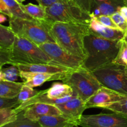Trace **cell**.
Returning a JSON list of instances; mask_svg holds the SVG:
<instances>
[{
	"mask_svg": "<svg viewBox=\"0 0 127 127\" xmlns=\"http://www.w3.org/2000/svg\"><path fill=\"white\" fill-rule=\"evenodd\" d=\"M125 37H126V38H127V33H125Z\"/></svg>",
	"mask_w": 127,
	"mask_h": 127,
	"instance_id": "obj_41",
	"label": "cell"
},
{
	"mask_svg": "<svg viewBox=\"0 0 127 127\" xmlns=\"http://www.w3.org/2000/svg\"><path fill=\"white\" fill-rule=\"evenodd\" d=\"M11 62L10 49L0 48V71L4 65L9 64Z\"/></svg>",
	"mask_w": 127,
	"mask_h": 127,
	"instance_id": "obj_31",
	"label": "cell"
},
{
	"mask_svg": "<svg viewBox=\"0 0 127 127\" xmlns=\"http://www.w3.org/2000/svg\"><path fill=\"white\" fill-rule=\"evenodd\" d=\"M79 7L88 14L91 13L94 7L95 0H63Z\"/></svg>",
	"mask_w": 127,
	"mask_h": 127,
	"instance_id": "obj_28",
	"label": "cell"
},
{
	"mask_svg": "<svg viewBox=\"0 0 127 127\" xmlns=\"http://www.w3.org/2000/svg\"><path fill=\"white\" fill-rule=\"evenodd\" d=\"M47 17L45 21L51 22L76 24L89 26L90 14L65 1H57L45 7Z\"/></svg>",
	"mask_w": 127,
	"mask_h": 127,
	"instance_id": "obj_6",
	"label": "cell"
},
{
	"mask_svg": "<svg viewBox=\"0 0 127 127\" xmlns=\"http://www.w3.org/2000/svg\"><path fill=\"white\" fill-rule=\"evenodd\" d=\"M62 81L72 88L74 95L85 102L102 87L93 72L84 67L68 72Z\"/></svg>",
	"mask_w": 127,
	"mask_h": 127,
	"instance_id": "obj_5",
	"label": "cell"
},
{
	"mask_svg": "<svg viewBox=\"0 0 127 127\" xmlns=\"http://www.w3.org/2000/svg\"><path fill=\"white\" fill-rule=\"evenodd\" d=\"M22 111L25 117L35 121L43 116L63 115L57 105L45 103H35L32 104L27 107Z\"/></svg>",
	"mask_w": 127,
	"mask_h": 127,
	"instance_id": "obj_12",
	"label": "cell"
},
{
	"mask_svg": "<svg viewBox=\"0 0 127 127\" xmlns=\"http://www.w3.org/2000/svg\"><path fill=\"white\" fill-rule=\"evenodd\" d=\"M0 12L8 16L9 18L12 17V14L11 13L8 7L6 6V4L4 2L3 0H0Z\"/></svg>",
	"mask_w": 127,
	"mask_h": 127,
	"instance_id": "obj_33",
	"label": "cell"
},
{
	"mask_svg": "<svg viewBox=\"0 0 127 127\" xmlns=\"http://www.w3.org/2000/svg\"><path fill=\"white\" fill-rule=\"evenodd\" d=\"M24 85L23 83L16 81H0V96L9 99L17 97L21 88Z\"/></svg>",
	"mask_w": 127,
	"mask_h": 127,
	"instance_id": "obj_18",
	"label": "cell"
},
{
	"mask_svg": "<svg viewBox=\"0 0 127 127\" xmlns=\"http://www.w3.org/2000/svg\"><path fill=\"white\" fill-rule=\"evenodd\" d=\"M38 92V91L33 89V88L24 84L22 88H21V91L17 96V99L21 104L37 95Z\"/></svg>",
	"mask_w": 127,
	"mask_h": 127,
	"instance_id": "obj_27",
	"label": "cell"
},
{
	"mask_svg": "<svg viewBox=\"0 0 127 127\" xmlns=\"http://www.w3.org/2000/svg\"><path fill=\"white\" fill-rule=\"evenodd\" d=\"M124 5L127 6V0H124Z\"/></svg>",
	"mask_w": 127,
	"mask_h": 127,
	"instance_id": "obj_39",
	"label": "cell"
},
{
	"mask_svg": "<svg viewBox=\"0 0 127 127\" xmlns=\"http://www.w3.org/2000/svg\"><path fill=\"white\" fill-rule=\"evenodd\" d=\"M10 53L11 65L54 64L39 46L26 38L17 36L10 48Z\"/></svg>",
	"mask_w": 127,
	"mask_h": 127,
	"instance_id": "obj_3",
	"label": "cell"
},
{
	"mask_svg": "<svg viewBox=\"0 0 127 127\" xmlns=\"http://www.w3.org/2000/svg\"><path fill=\"white\" fill-rule=\"evenodd\" d=\"M102 86L127 95V68L111 63L93 71Z\"/></svg>",
	"mask_w": 127,
	"mask_h": 127,
	"instance_id": "obj_7",
	"label": "cell"
},
{
	"mask_svg": "<svg viewBox=\"0 0 127 127\" xmlns=\"http://www.w3.org/2000/svg\"><path fill=\"white\" fill-rule=\"evenodd\" d=\"M19 77V70L16 66L11 65L6 68H2L0 71V81H16Z\"/></svg>",
	"mask_w": 127,
	"mask_h": 127,
	"instance_id": "obj_24",
	"label": "cell"
},
{
	"mask_svg": "<svg viewBox=\"0 0 127 127\" xmlns=\"http://www.w3.org/2000/svg\"><path fill=\"white\" fill-rule=\"evenodd\" d=\"M55 64L71 69H78L84 67V60L70 54L55 42H47L39 45Z\"/></svg>",
	"mask_w": 127,
	"mask_h": 127,
	"instance_id": "obj_8",
	"label": "cell"
},
{
	"mask_svg": "<svg viewBox=\"0 0 127 127\" xmlns=\"http://www.w3.org/2000/svg\"><path fill=\"white\" fill-rule=\"evenodd\" d=\"M43 91L46 96L52 100H59L74 95L72 88L64 83H54L50 88Z\"/></svg>",
	"mask_w": 127,
	"mask_h": 127,
	"instance_id": "obj_17",
	"label": "cell"
},
{
	"mask_svg": "<svg viewBox=\"0 0 127 127\" xmlns=\"http://www.w3.org/2000/svg\"><path fill=\"white\" fill-rule=\"evenodd\" d=\"M6 15L0 12V24L3 23V22H6L7 21V17H6Z\"/></svg>",
	"mask_w": 127,
	"mask_h": 127,
	"instance_id": "obj_36",
	"label": "cell"
},
{
	"mask_svg": "<svg viewBox=\"0 0 127 127\" xmlns=\"http://www.w3.org/2000/svg\"><path fill=\"white\" fill-rule=\"evenodd\" d=\"M36 121L39 123L42 127H72L78 125L77 120L63 115L43 116Z\"/></svg>",
	"mask_w": 127,
	"mask_h": 127,
	"instance_id": "obj_16",
	"label": "cell"
},
{
	"mask_svg": "<svg viewBox=\"0 0 127 127\" xmlns=\"http://www.w3.org/2000/svg\"><path fill=\"white\" fill-rule=\"evenodd\" d=\"M35 1L38 2V4L41 5L44 7H47L52 5V4L55 3L57 1H62V0H35Z\"/></svg>",
	"mask_w": 127,
	"mask_h": 127,
	"instance_id": "obj_34",
	"label": "cell"
},
{
	"mask_svg": "<svg viewBox=\"0 0 127 127\" xmlns=\"http://www.w3.org/2000/svg\"><path fill=\"white\" fill-rule=\"evenodd\" d=\"M9 27L16 36L26 38L38 46L47 42H55L44 21L12 17L9 18Z\"/></svg>",
	"mask_w": 127,
	"mask_h": 127,
	"instance_id": "obj_4",
	"label": "cell"
},
{
	"mask_svg": "<svg viewBox=\"0 0 127 127\" xmlns=\"http://www.w3.org/2000/svg\"><path fill=\"white\" fill-rule=\"evenodd\" d=\"M21 104L17 97L9 99L0 96V109L5 108H16Z\"/></svg>",
	"mask_w": 127,
	"mask_h": 127,
	"instance_id": "obj_30",
	"label": "cell"
},
{
	"mask_svg": "<svg viewBox=\"0 0 127 127\" xmlns=\"http://www.w3.org/2000/svg\"><path fill=\"white\" fill-rule=\"evenodd\" d=\"M15 66V65H14ZM19 71L34 73H48V74L63 75L73 69L54 64H17L16 65Z\"/></svg>",
	"mask_w": 127,
	"mask_h": 127,
	"instance_id": "obj_15",
	"label": "cell"
},
{
	"mask_svg": "<svg viewBox=\"0 0 127 127\" xmlns=\"http://www.w3.org/2000/svg\"><path fill=\"white\" fill-rule=\"evenodd\" d=\"M105 1H107V0H95V2H103Z\"/></svg>",
	"mask_w": 127,
	"mask_h": 127,
	"instance_id": "obj_38",
	"label": "cell"
},
{
	"mask_svg": "<svg viewBox=\"0 0 127 127\" xmlns=\"http://www.w3.org/2000/svg\"><path fill=\"white\" fill-rule=\"evenodd\" d=\"M1 127H42L39 123L35 120L27 119L24 116L23 111L20 112L17 118L14 121L11 122Z\"/></svg>",
	"mask_w": 127,
	"mask_h": 127,
	"instance_id": "obj_21",
	"label": "cell"
},
{
	"mask_svg": "<svg viewBox=\"0 0 127 127\" xmlns=\"http://www.w3.org/2000/svg\"><path fill=\"white\" fill-rule=\"evenodd\" d=\"M15 1L17 2H18L19 4H22V2H23L24 1H25V0H15Z\"/></svg>",
	"mask_w": 127,
	"mask_h": 127,
	"instance_id": "obj_37",
	"label": "cell"
},
{
	"mask_svg": "<svg viewBox=\"0 0 127 127\" xmlns=\"http://www.w3.org/2000/svg\"><path fill=\"white\" fill-rule=\"evenodd\" d=\"M91 19L89 24V32L94 35L112 40H119L125 37V33L119 29L110 28L100 23L97 17L90 14Z\"/></svg>",
	"mask_w": 127,
	"mask_h": 127,
	"instance_id": "obj_11",
	"label": "cell"
},
{
	"mask_svg": "<svg viewBox=\"0 0 127 127\" xmlns=\"http://www.w3.org/2000/svg\"><path fill=\"white\" fill-rule=\"evenodd\" d=\"M105 109L127 116V95H124L119 101L107 107Z\"/></svg>",
	"mask_w": 127,
	"mask_h": 127,
	"instance_id": "obj_26",
	"label": "cell"
},
{
	"mask_svg": "<svg viewBox=\"0 0 127 127\" xmlns=\"http://www.w3.org/2000/svg\"><path fill=\"white\" fill-rule=\"evenodd\" d=\"M112 63L127 68V38L125 37L120 40L119 52Z\"/></svg>",
	"mask_w": 127,
	"mask_h": 127,
	"instance_id": "obj_23",
	"label": "cell"
},
{
	"mask_svg": "<svg viewBox=\"0 0 127 127\" xmlns=\"http://www.w3.org/2000/svg\"><path fill=\"white\" fill-rule=\"evenodd\" d=\"M120 40L105 39L89 32L84 38V68L93 71L112 63L119 52Z\"/></svg>",
	"mask_w": 127,
	"mask_h": 127,
	"instance_id": "obj_2",
	"label": "cell"
},
{
	"mask_svg": "<svg viewBox=\"0 0 127 127\" xmlns=\"http://www.w3.org/2000/svg\"><path fill=\"white\" fill-rule=\"evenodd\" d=\"M21 7L22 11L32 17L38 21H44L47 17L45 7L41 5L33 4L32 3H28L27 4H21Z\"/></svg>",
	"mask_w": 127,
	"mask_h": 127,
	"instance_id": "obj_19",
	"label": "cell"
},
{
	"mask_svg": "<svg viewBox=\"0 0 127 127\" xmlns=\"http://www.w3.org/2000/svg\"><path fill=\"white\" fill-rule=\"evenodd\" d=\"M63 115L70 119L79 120L86 110V102L79 97L73 95V97L63 104L57 105Z\"/></svg>",
	"mask_w": 127,
	"mask_h": 127,
	"instance_id": "obj_13",
	"label": "cell"
},
{
	"mask_svg": "<svg viewBox=\"0 0 127 127\" xmlns=\"http://www.w3.org/2000/svg\"><path fill=\"white\" fill-rule=\"evenodd\" d=\"M97 20L100 22V23L104 24V26H107V27H110V28L120 30L119 27L117 26L116 24H115V22H114V21H113V19H112L111 16H110L100 15V16L97 17Z\"/></svg>",
	"mask_w": 127,
	"mask_h": 127,
	"instance_id": "obj_32",
	"label": "cell"
},
{
	"mask_svg": "<svg viewBox=\"0 0 127 127\" xmlns=\"http://www.w3.org/2000/svg\"><path fill=\"white\" fill-rule=\"evenodd\" d=\"M18 114L15 108L0 109V127L16 120Z\"/></svg>",
	"mask_w": 127,
	"mask_h": 127,
	"instance_id": "obj_25",
	"label": "cell"
},
{
	"mask_svg": "<svg viewBox=\"0 0 127 127\" xmlns=\"http://www.w3.org/2000/svg\"><path fill=\"white\" fill-rule=\"evenodd\" d=\"M50 34L57 45L70 54L84 60L86 57L84 38L89 33L87 25L45 21Z\"/></svg>",
	"mask_w": 127,
	"mask_h": 127,
	"instance_id": "obj_1",
	"label": "cell"
},
{
	"mask_svg": "<svg viewBox=\"0 0 127 127\" xmlns=\"http://www.w3.org/2000/svg\"><path fill=\"white\" fill-rule=\"evenodd\" d=\"M110 16L114 22L120 29V31L124 32L125 35V33H127V22L125 21V19L122 16V15L118 11L114 12Z\"/></svg>",
	"mask_w": 127,
	"mask_h": 127,
	"instance_id": "obj_29",
	"label": "cell"
},
{
	"mask_svg": "<svg viewBox=\"0 0 127 127\" xmlns=\"http://www.w3.org/2000/svg\"><path fill=\"white\" fill-rule=\"evenodd\" d=\"M79 127V125H74V126H73V127Z\"/></svg>",
	"mask_w": 127,
	"mask_h": 127,
	"instance_id": "obj_40",
	"label": "cell"
},
{
	"mask_svg": "<svg viewBox=\"0 0 127 127\" xmlns=\"http://www.w3.org/2000/svg\"><path fill=\"white\" fill-rule=\"evenodd\" d=\"M117 11L122 15V16L125 19V21L127 22V6H121V7H119Z\"/></svg>",
	"mask_w": 127,
	"mask_h": 127,
	"instance_id": "obj_35",
	"label": "cell"
},
{
	"mask_svg": "<svg viewBox=\"0 0 127 127\" xmlns=\"http://www.w3.org/2000/svg\"><path fill=\"white\" fill-rule=\"evenodd\" d=\"M64 75V74L57 75V74H48V73L19 71V77L22 79L24 84L33 88L40 86L43 83L47 81L55 80L62 81Z\"/></svg>",
	"mask_w": 127,
	"mask_h": 127,
	"instance_id": "obj_14",
	"label": "cell"
},
{
	"mask_svg": "<svg viewBox=\"0 0 127 127\" xmlns=\"http://www.w3.org/2000/svg\"><path fill=\"white\" fill-rule=\"evenodd\" d=\"M123 95L124 94L102 86L86 102V107L105 109L107 107L119 101Z\"/></svg>",
	"mask_w": 127,
	"mask_h": 127,
	"instance_id": "obj_10",
	"label": "cell"
},
{
	"mask_svg": "<svg viewBox=\"0 0 127 127\" xmlns=\"http://www.w3.org/2000/svg\"><path fill=\"white\" fill-rule=\"evenodd\" d=\"M16 35L9 27L0 24V48L10 49L14 42Z\"/></svg>",
	"mask_w": 127,
	"mask_h": 127,
	"instance_id": "obj_20",
	"label": "cell"
},
{
	"mask_svg": "<svg viewBox=\"0 0 127 127\" xmlns=\"http://www.w3.org/2000/svg\"><path fill=\"white\" fill-rule=\"evenodd\" d=\"M3 1L7 6L11 13L12 14V17L25 19L35 20L25 13L21 9V4L16 2L15 0H3Z\"/></svg>",
	"mask_w": 127,
	"mask_h": 127,
	"instance_id": "obj_22",
	"label": "cell"
},
{
	"mask_svg": "<svg viewBox=\"0 0 127 127\" xmlns=\"http://www.w3.org/2000/svg\"><path fill=\"white\" fill-rule=\"evenodd\" d=\"M78 125L81 127H127V116L115 112L83 115Z\"/></svg>",
	"mask_w": 127,
	"mask_h": 127,
	"instance_id": "obj_9",
	"label": "cell"
}]
</instances>
